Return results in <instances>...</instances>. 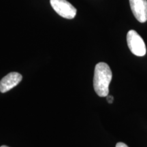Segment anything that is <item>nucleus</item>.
<instances>
[{
  "label": "nucleus",
  "mask_w": 147,
  "mask_h": 147,
  "mask_svg": "<svg viewBox=\"0 0 147 147\" xmlns=\"http://www.w3.org/2000/svg\"><path fill=\"white\" fill-rule=\"evenodd\" d=\"M113 78V73L109 65L100 62L95 65L93 77V87L100 97H106L109 93V85Z\"/></svg>",
  "instance_id": "nucleus-1"
},
{
  "label": "nucleus",
  "mask_w": 147,
  "mask_h": 147,
  "mask_svg": "<svg viewBox=\"0 0 147 147\" xmlns=\"http://www.w3.org/2000/svg\"><path fill=\"white\" fill-rule=\"evenodd\" d=\"M127 42L129 50L136 56L143 57L146 55V49L144 40L135 30L129 31Z\"/></svg>",
  "instance_id": "nucleus-2"
},
{
  "label": "nucleus",
  "mask_w": 147,
  "mask_h": 147,
  "mask_svg": "<svg viewBox=\"0 0 147 147\" xmlns=\"http://www.w3.org/2000/svg\"><path fill=\"white\" fill-rule=\"evenodd\" d=\"M52 8L62 17L72 19L76 14V9L67 0H50Z\"/></svg>",
  "instance_id": "nucleus-3"
},
{
  "label": "nucleus",
  "mask_w": 147,
  "mask_h": 147,
  "mask_svg": "<svg viewBox=\"0 0 147 147\" xmlns=\"http://www.w3.org/2000/svg\"><path fill=\"white\" fill-rule=\"evenodd\" d=\"M134 16L140 23L147 21V0H129Z\"/></svg>",
  "instance_id": "nucleus-4"
},
{
  "label": "nucleus",
  "mask_w": 147,
  "mask_h": 147,
  "mask_svg": "<svg viewBox=\"0 0 147 147\" xmlns=\"http://www.w3.org/2000/svg\"><path fill=\"white\" fill-rule=\"evenodd\" d=\"M22 75L18 72H10L3 77L0 81V91L6 93L16 87L22 80Z\"/></svg>",
  "instance_id": "nucleus-5"
},
{
  "label": "nucleus",
  "mask_w": 147,
  "mask_h": 147,
  "mask_svg": "<svg viewBox=\"0 0 147 147\" xmlns=\"http://www.w3.org/2000/svg\"><path fill=\"white\" fill-rule=\"evenodd\" d=\"M107 101H108V102L109 103V104H112V103L113 102V100H114V97L112 96V95H108L107 96Z\"/></svg>",
  "instance_id": "nucleus-6"
},
{
  "label": "nucleus",
  "mask_w": 147,
  "mask_h": 147,
  "mask_svg": "<svg viewBox=\"0 0 147 147\" xmlns=\"http://www.w3.org/2000/svg\"><path fill=\"white\" fill-rule=\"evenodd\" d=\"M116 147H129V146L123 142H118L117 144H116Z\"/></svg>",
  "instance_id": "nucleus-7"
},
{
  "label": "nucleus",
  "mask_w": 147,
  "mask_h": 147,
  "mask_svg": "<svg viewBox=\"0 0 147 147\" xmlns=\"http://www.w3.org/2000/svg\"><path fill=\"white\" fill-rule=\"evenodd\" d=\"M1 147H8V146H1Z\"/></svg>",
  "instance_id": "nucleus-8"
}]
</instances>
